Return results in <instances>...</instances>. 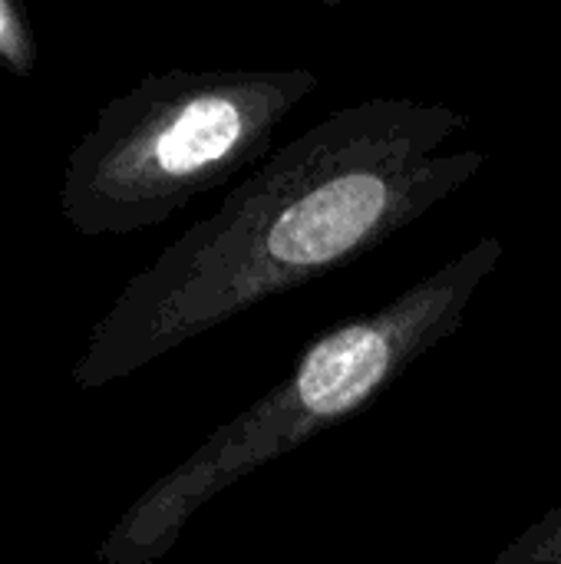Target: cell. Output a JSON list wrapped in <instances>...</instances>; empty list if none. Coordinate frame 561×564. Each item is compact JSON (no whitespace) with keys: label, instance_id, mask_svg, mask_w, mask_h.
<instances>
[{"label":"cell","instance_id":"cell-1","mask_svg":"<svg viewBox=\"0 0 561 564\" xmlns=\"http://www.w3.org/2000/svg\"><path fill=\"white\" fill-rule=\"evenodd\" d=\"M466 126L453 106L387 96L327 112L119 291L73 383L132 377L268 297L367 258L479 175L486 152H443Z\"/></svg>","mask_w":561,"mask_h":564},{"label":"cell","instance_id":"cell-2","mask_svg":"<svg viewBox=\"0 0 561 564\" xmlns=\"http://www.w3.org/2000/svg\"><path fill=\"white\" fill-rule=\"evenodd\" d=\"M503 254V238H479L384 307L311 337L265 397L222 423L185 463L126 509L99 545V562H159L218 492L374 406L423 354L463 327L470 301Z\"/></svg>","mask_w":561,"mask_h":564},{"label":"cell","instance_id":"cell-3","mask_svg":"<svg viewBox=\"0 0 561 564\" xmlns=\"http://www.w3.org/2000/svg\"><path fill=\"white\" fill-rule=\"evenodd\" d=\"M314 69H169L109 99L66 159L63 218L86 238L162 225L268 155Z\"/></svg>","mask_w":561,"mask_h":564},{"label":"cell","instance_id":"cell-4","mask_svg":"<svg viewBox=\"0 0 561 564\" xmlns=\"http://www.w3.org/2000/svg\"><path fill=\"white\" fill-rule=\"evenodd\" d=\"M489 564H561V502L522 529Z\"/></svg>","mask_w":561,"mask_h":564},{"label":"cell","instance_id":"cell-5","mask_svg":"<svg viewBox=\"0 0 561 564\" xmlns=\"http://www.w3.org/2000/svg\"><path fill=\"white\" fill-rule=\"evenodd\" d=\"M0 63H7L17 73H33V63H36L30 30L20 10L7 0H0Z\"/></svg>","mask_w":561,"mask_h":564}]
</instances>
